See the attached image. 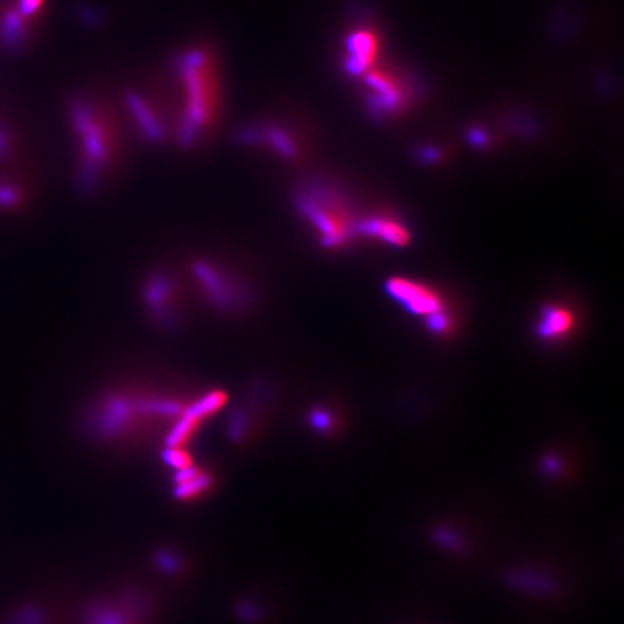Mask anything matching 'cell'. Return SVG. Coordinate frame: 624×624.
Here are the masks:
<instances>
[{"label": "cell", "instance_id": "cell-1", "mask_svg": "<svg viewBox=\"0 0 624 624\" xmlns=\"http://www.w3.org/2000/svg\"><path fill=\"white\" fill-rule=\"evenodd\" d=\"M181 112L179 139L194 145L217 124L223 106L222 72L215 55L206 47L190 48L176 60Z\"/></svg>", "mask_w": 624, "mask_h": 624}, {"label": "cell", "instance_id": "cell-2", "mask_svg": "<svg viewBox=\"0 0 624 624\" xmlns=\"http://www.w3.org/2000/svg\"><path fill=\"white\" fill-rule=\"evenodd\" d=\"M72 119L80 139L83 178L96 181L112 168L117 159L116 122L103 106L93 101L76 104Z\"/></svg>", "mask_w": 624, "mask_h": 624}, {"label": "cell", "instance_id": "cell-3", "mask_svg": "<svg viewBox=\"0 0 624 624\" xmlns=\"http://www.w3.org/2000/svg\"><path fill=\"white\" fill-rule=\"evenodd\" d=\"M297 206L327 247H338L357 234V220L343 197L327 183H308L297 194Z\"/></svg>", "mask_w": 624, "mask_h": 624}, {"label": "cell", "instance_id": "cell-4", "mask_svg": "<svg viewBox=\"0 0 624 624\" xmlns=\"http://www.w3.org/2000/svg\"><path fill=\"white\" fill-rule=\"evenodd\" d=\"M389 297L400 304L411 314L429 318L445 311V304L439 293L419 282L407 278H391L386 285Z\"/></svg>", "mask_w": 624, "mask_h": 624}, {"label": "cell", "instance_id": "cell-5", "mask_svg": "<svg viewBox=\"0 0 624 624\" xmlns=\"http://www.w3.org/2000/svg\"><path fill=\"white\" fill-rule=\"evenodd\" d=\"M145 299L154 320L167 325L176 322L181 293L176 281L170 274H154L145 286Z\"/></svg>", "mask_w": 624, "mask_h": 624}, {"label": "cell", "instance_id": "cell-6", "mask_svg": "<svg viewBox=\"0 0 624 624\" xmlns=\"http://www.w3.org/2000/svg\"><path fill=\"white\" fill-rule=\"evenodd\" d=\"M367 81L373 90L372 101L386 113H396L411 101V88L403 77L389 69H369Z\"/></svg>", "mask_w": 624, "mask_h": 624}, {"label": "cell", "instance_id": "cell-7", "mask_svg": "<svg viewBox=\"0 0 624 624\" xmlns=\"http://www.w3.org/2000/svg\"><path fill=\"white\" fill-rule=\"evenodd\" d=\"M347 69L353 74L373 68L380 55V38L372 28L353 31L347 38Z\"/></svg>", "mask_w": 624, "mask_h": 624}, {"label": "cell", "instance_id": "cell-8", "mask_svg": "<svg viewBox=\"0 0 624 624\" xmlns=\"http://www.w3.org/2000/svg\"><path fill=\"white\" fill-rule=\"evenodd\" d=\"M357 234L373 237L396 247H403L411 242V233L402 223L391 217L375 215L357 222Z\"/></svg>", "mask_w": 624, "mask_h": 624}, {"label": "cell", "instance_id": "cell-9", "mask_svg": "<svg viewBox=\"0 0 624 624\" xmlns=\"http://www.w3.org/2000/svg\"><path fill=\"white\" fill-rule=\"evenodd\" d=\"M575 325L571 309L561 305H545L536 324V334L542 340L552 341L565 337Z\"/></svg>", "mask_w": 624, "mask_h": 624}, {"label": "cell", "instance_id": "cell-10", "mask_svg": "<svg viewBox=\"0 0 624 624\" xmlns=\"http://www.w3.org/2000/svg\"><path fill=\"white\" fill-rule=\"evenodd\" d=\"M258 138L261 142L270 146L273 151L282 154L286 158H295L299 154L298 143L293 139V135L284 131L282 127L269 126L268 129L262 127Z\"/></svg>", "mask_w": 624, "mask_h": 624}, {"label": "cell", "instance_id": "cell-11", "mask_svg": "<svg viewBox=\"0 0 624 624\" xmlns=\"http://www.w3.org/2000/svg\"><path fill=\"white\" fill-rule=\"evenodd\" d=\"M311 424L317 429L327 432L329 429H333V418L325 411H314L311 413Z\"/></svg>", "mask_w": 624, "mask_h": 624}, {"label": "cell", "instance_id": "cell-12", "mask_svg": "<svg viewBox=\"0 0 624 624\" xmlns=\"http://www.w3.org/2000/svg\"><path fill=\"white\" fill-rule=\"evenodd\" d=\"M45 0H19V13H22L24 16H29L38 12Z\"/></svg>", "mask_w": 624, "mask_h": 624}]
</instances>
